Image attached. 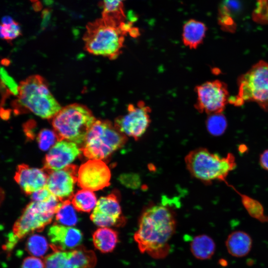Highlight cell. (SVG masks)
Listing matches in <instances>:
<instances>
[{
    "label": "cell",
    "mask_w": 268,
    "mask_h": 268,
    "mask_svg": "<svg viewBox=\"0 0 268 268\" xmlns=\"http://www.w3.org/2000/svg\"><path fill=\"white\" fill-rule=\"evenodd\" d=\"M21 35V29L18 22L9 16L2 18L0 24V38L8 42Z\"/></svg>",
    "instance_id": "f1b7e54d"
},
{
    "label": "cell",
    "mask_w": 268,
    "mask_h": 268,
    "mask_svg": "<svg viewBox=\"0 0 268 268\" xmlns=\"http://www.w3.org/2000/svg\"><path fill=\"white\" fill-rule=\"evenodd\" d=\"M259 162L262 168L268 171V149L261 154Z\"/></svg>",
    "instance_id": "e575fe53"
},
{
    "label": "cell",
    "mask_w": 268,
    "mask_h": 268,
    "mask_svg": "<svg viewBox=\"0 0 268 268\" xmlns=\"http://www.w3.org/2000/svg\"><path fill=\"white\" fill-rule=\"evenodd\" d=\"M150 108L142 101L136 105L130 104L127 108V113L117 117L114 125L121 132L126 135L138 140L145 133L150 122Z\"/></svg>",
    "instance_id": "30bf717a"
},
{
    "label": "cell",
    "mask_w": 268,
    "mask_h": 268,
    "mask_svg": "<svg viewBox=\"0 0 268 268\" xmlns=\"http://www.w3.org/2000/svg\"><path fill=\"white\" fill-rule=\"evenodd\" d=\"M77 167L69 165L63 169L50 172L46 187L61 201L70 200L73 195L75 184L77 182Z\"/></svg>",
    "instance_id": "4fadbf2b"
},
{
    "label": "cell",
    "mask_w": 268,
    "mask_h": 268,
    "mask_svg": "<svg viewBox=\"0 0 268 268\" xmlns=\"http://www.w3.org/2000/svg\"><path fill=\"white\" fill-rule=\"evenodd\" d=\"M228 186L232 188L240 196L243 205L251 217L261 222H268V216L265 214L264 208L260 202L245 194L241 193L233 186L230 184Z\"/></svg>",
    "instance_id": "603a6c76"
},
{
    "label": "cell",
    "mask_w": 268,
    "mask_h": 268,
    "mask_svg": "<svg viewBox=\"0 0 268 268\" xmlns=\"http://www.w3.org/2000/svg\"><path fill=\"white\" fill-rule=\"evenodd\" d=\"M185 161L190 174L205 183L216 180L227 185L226 177L236 167L233 154L228 153L225 157H221L204 148L191 151L185 157Z\"/></svg>",
    "instance_id": "5b68a950"
},
{
    "label": "cell",
    "mask_w": 268,
    "mask_h": 268,
    "mask_svg": "<svg viewBox=\"0 0 268 268\" xmlns=\"http://www.w3.org/2000/svg\"><path fill=\"white\" fill-rule=\"evenodd\" d=\"M215 243L209 236L203 234L195 237L190 244L193 256L199 260L210 259L215 253Z\"/></svg>",
    "instance_id": "44dd1931"
},
{
    "label": "cell",
    "mask_w": 268,
    "mask_h": 268,
    "mask_svg": "<svg viewBox=\"0 0 268 268\" xmlns=\"http://www.w3.org/2000/svg\"><path fill=\"white\" fill-rule=\"evenodd\" d=\"M252 243L250 235L241 230L231 233L225 241L226 247L229 254L237 258L247 255L251 250Z\"/></svg>",
    "instance_id": "ac0fdd59"
},
{
    "label": "cell",
    "mask_w": 268,
    "mask_h": 268,
    "mask_svg": "<svg viewBox=\"0 0 268 268\" xmlns=\"http://www.w3.org/2000/svg\"><path fill=\"white\" fill-rule=\"evenodd\" d=\"M19 84L10 76L6 70L0 67V89L2 95L5 96L13 95L17 96L18 92Z\"/></svg>",
    "instance_id": "4dcf8cb0"
},
{
    "label": "cell",
    "mask_w": 268,
    "mask_h": 268,
    "mask_svg": "<svg viewBox=\"0 0 268 268\" xmlns=\"http://www.w3.org/2000/svg\"><path fill=\"white\" fill-rule=\"evenodd\" d=\"M16 114L32 113L43 119H52L62 107L51 92L44 78L34 74L19 84L17 98L12 104Z\"/></svg>",
    "instance_id": "3957f363"
},
{
    "label": "cell",
    "mask_w": 268,
    "mask_h": 268,
    "mask_svg": "<svg viewBox=\"0 0 268 268\" xmlns=\"http://www.w3.org/2000/svg\"><path fill=\"white\" fill-rule=\"evenodd\" d=\"M75 208L70 200L62 201L56 213V220L60 224L71 227L78 222Z\"/></svg>",
    "instance_id": "d4e9b609"
},
{
    "label": "cell",
    "mask_w": 268,
    "mask_h": 268,
    "mask_svg": "<svg viewBox=\"0 0 268 268\" xmlns=\"http://www.w3.org/2000/svg\"><path fill=\"white\" fill-rule=\"evenodd\" d=\"M31 2L35 3L36 2H38L39 0H30Z\"/></svg>",
    "instance_id": "74e56055"
},
{
    "label": "cell",
    "mask_w": 268,
    "mask_h": 268,
    "mask_svg": "<svg viewBox=\"0 0 268 268\" xmlns=\"http://www.w3.org/2000/svg\"><path fill=\"white\" fill-rule=\"evenodd\" d=\"M25 248L27 252L33 256L41 257L48 251L49 245L45 237L35 234L28 238Z\"/></svg>",
    "instance_id": "83f0119b"
},
{
    "label": "cell",
    "mask_w": 268,
    "mask_h": 268,
    "mask_svg": "<svg viewBox=\"0 0 268 268\" xmlns=\"http://www.w3.org/2000/svg\"><path fill=\"white\" fill-rule=\"evenodd\" d=\"M90 218L95 224L101 227L124 225L126 219L122 214L117 194L112 193L101 197Z\"/></svg>",
    "instance_id": "8fae6325"
},
{
    "label": "cell",
    "mask_w": 268,
    "mask_h": 268,
    "mask_svg": "<svg viewBox=\"0 0 268 268\" xmlns=\"http://www.w3.org/2000/svg\"><path fill=\"white\" fill-rule=\"evenodd\" d=\"M207 27L200 21L191 19L183 26L182 41L190 49H196L203 42Z\"/></svg>",
    "instance_id": "d6986e66"
},
{
    "label": "cell",
    "mask_w": 268,
    "mask_h": 268,
    "mask_svg": "<svg viewBox=\"0 0 268 268\" xmlns=\"http://www.w3.org/2000/svg\"><path fill=\"white\" fill-rule=\"evenodd\" d=\"M52 195L46 186L31 195V198L32 201H43L49 200Z\"/></svg>",
    "instance_id": "836d02e7"
},
{
    "label": "cell",
    "mask_w": 268,
    "mask_h": 268,
    "mask_svg": "<svg viewBox=\"0 0 268 268\" xmlns=\"http://www.w3.org/2000/svg\"><path fill=\"white\" fill-rule=\"evenodd\" d=\"M132 26V22H120L102 15L86 26L83 37L85 50L111 60L117 59L122 52L125 36L130 33L134 37L138 34Z\"/></svg>",
    "instance_id": "7a4b0ae2"
},
{
    "label": "cell",
    "mask_w": 268,
    "mask_h": 268,
    "mask_svg": "<svg viewBox=\"0 0 268 268\" xmlns=\"http://www.w3.org/2000/svg\"><path fill=\"white\" fill-rule=\"evenodd\" d=\"M48 173L44 169L33 168L24 164L17 166L14 176L15 182L27 195L46 186Z\"/></svg>",
    "instance_id": "2e32d148"
},
{
    "label": "cell",
    "mask_w": 268,
    "mask_h": 268,
    "mask_svg": "<svg viewBox=\"0 0 268 268\" xmlns=\"http://www.w3.org/2000/svg\"><path fill=\"white\" fill-rule=\"evenodd\" d=\"M176 227L175 213L169 204H152L142 212L134 239L141 253L162 256Z\"/></svg>",
    "instance_id": "6da1fadb"
},
{
    "label": "cell",
    "mask_w": 268,
    "mask_h": 268,
    "mask_svg": "<svg viewBox=\"0 0 268 268\" xmlns=\"http://www.w3.org/2000/svg\"><path fill=\"white\" fill-rule=\"evenodd\" d=\"M21 268H45V264L41 259L30 256L23 260Z\"/></svg>",
    "instance_id": "d6a6232c"
},
{
    "label": "cell",
    "mask_w": 268,
    "mask_h": 268,
    "mask_svg": "<svg viewBox=\"0 0 268 268\" xmlns=\"http://www.w3.org/2000/svg\"><path fill=\"white\" fill-rule=\"evenodd\" d=\"M45 268H74L69 259V251H53L44 260Z\"/></svg>",
    "instance_id": "4316f807"
},
{
    "label": "cell",
    "mask_w": 268,
    "mask_h": 268,
    "mask_svg": "<svg viewBox=\"0 0 268 268\" xmlns=\"http://www.w3.org/2000/svg\"><path fill=\"white\" fill-rule=\"evenodd\" d=\"M206 126L211 134L220 136L227 129V120L222 113L209 115L206 121Z\"/></svg>",
    "instance_id": "f546056e"
},
{
    "label": "cell",
    "mask_w": 268,
    "mask_h": 268,
    "mask_svg": "<svg viewBox=\"0 0 268 268\" xmlns=\"http://www.w3.org/2000/svg\"><path fill=\"white\" fill-rule=\"evenodd\" d=\"M59 141L55 132L48 129H42L37 136V141L40 149L46 151Z\"/></svg>",
    "instance_id": "1f68e13d"
},
{
    "label": "cell",
    "mask_w": 268,
    "mask_h": 268,
    "mask_svg": "<svg viewBox=\"0 0 268 268\" xmlns=\"http://www.w3.org/2000/svg\"><path fill=\"white\" fill-rule=\"evenodd\" d=\"M242 0H222L218 8V23L225 31L233 32L236 29L233 19L241 14Z\"/></svg>",
    "instance_id": "e0dca14e"
},
{
    "label": "cell",
    "mask_w": 268,
    "mask_h": 268,
    "mask_svg": "<svg viewBox=\"0 0 268 268\" xmlns=\"http://www.w3.org/2000/svg\"><path fill=\"white\" fill-rule=\"evenodd\" d=\"M111 172L101 160L90 159L78 170L77 184L84 189L95 191L110 185Z\"/></svg>",
    "instance_id": "7c38bea8"
},
{
    "label": "cell",
    "mask_w": 268,
    "mask_h": 268,
    "mask_svg": "<svg viewBox=\"0 0 268 268\" xmlns=\"http://www.w3.org/2000/svg\"><path fill=\"white\" fill-rule=\"evenodd\" d=\"M197 98L195 105L200 113L211 115L222 113L228 102L227 85L219 80L206 81L195 88Z\"/></svg>",
    "instance_id": "9c48e42d"
},
{
    "label": "cell",
    "mask_w": 268,
    "mask_h": 268,
    "mask_svg": "<svg viewBox=\"0 0 268 268\" xmlns=\"http://www.w3.org/2000/svg\"><path fill=\"white\" fill-rule=\"evenodd\" d=\"M51 243L50 246L53 251L72 250L81 243L82 232L78 229L55 223L48 231Z\"/></svg>",
    "instance_id": "9a60e30c"
},
{
    "label": "cell",
    "mask_w": 268,
    "mask_h": 268,
    "mask_svg": "<svg viewBox=\"0 0 268 268\" xmlns=\"http://www.w3.org/2000/svg\"><path fill=\"white\" fill-rule=\"evenodd\" d=\"M70 200L76 210L85 212H89L97 203L96 197L93 191L84 189L73 194Z\"/></svg>",
    "instance_id": "cb8c5ba5"
},
{
    "label": "cell",
    "mask_w": 268,
    "mask_h": 268,
    "mask_svg": "<svg viewBox=\"0 0 268 268\" xmlns=\"http://www.w3.org/2000/svg\"><path fill=\"white\" fill-rule=\"evenodd\" d=\"M95 247L102 253L111 252L115 248L118 241V232L108 227H101L92 235Z\"/></svg>",
    "instance_id": "ffe728a7"
},
{
    "label": "cell",
    "mask_w": 268,
    "mask_h": 268,
    "mask_svg": "<svg viewBox=\"0 0 268 268\" xmlns=\"http://www.w3.org/2000/svg\"><path fill=\"white\" fill-rule=\"evenodd\" d=\"M75 143L67 140L57 141L44 158V169L49 174L69 165L81 153Z\"/></svg>",
    "instance_id": "5bb4252c"
},
{
    "label": "cell",
    "mask_w": 268,
    "mask_h": 268,
    "mask_svg": "<svg viewBox=\"0 0 268 268\" xmlns=\"http://www.w3.org/2000/svg\"><path fill=\"white\" fill-rule=\"evenodd\" d=\"M237 97L257 103L268 112V63L260 61L238 78Z\"/></svg>",
    "instance_id": "ba28073f"
},
{
    "label": "cell",
    "mask_w": 268,
    "mask_h": 268,
    "mask_svg": "<svg viewBox=\"0 0 268 268\" xmlns=\"http://www.w3.org/2000/svg\"><path fill=\"white\" fill-rule=\"evenodd\" d=\"M62 201L54 195L43 201H31L14 222L3 249L11 251L18 242L35 231H42L52 221Z\"/></svg>",
    "instance_id": "277c9868"
},
{
    "label": "cell",
    "mask_w": 268,
    "mask_h": 268,
    "mask_svg": "<svg viewBox=\"0 0 268 268\" xmlns=\"http://www.w3.org/2000/svg\"><path fill=\"white\" fill-rule=\"evenodd\" d=\"M95 120L87 106L73 103L62 107L52 118V125L59 141L65 140L80 144L84 142Z\"/></svg>",
    "instance_id": "8992f818"
},
{
    "label": "cell",
    "mask_w": 268,
    "mask_h": 268,
    "mask_svg": "<svg viewBox=\"0 0 268 268\" xmlns=\"http://www.w3.org/2000/svg\"><path fill=\"white\" fill-rule=\"evenodd\" d=\"M125 0H101L102 15L109 16L120 22L125 21L123 3Z\"/></svg>",
    "instance_id": "484cf974"
},
{
    "label": "cell",
    "mask_w": 268,
    "mask_h": 268,
    "mask_svg": "<svg viewBox=\"0 0 268 268\" xmlns=\"http://www.w3.org/2000/svg\"><path fill=\"white\" fill-rule=\"evenodd\" d=\"M240 152L244 153L247 150V147L245 145H241L238 148Z\"/></svg>",
    "instance_id": "d590c367"
},
{
    "label": "cell",
    "mask_w": 268,
    "mask_h": 268,
    "mask_svg": "<svg viewBox=\"0 0 268 268\" xmlns=\"http://www.w3.org/2000/svg\"><path fill=\"white\" fill-rule=\"evenodd\" d=\"M69 255L74 268H93L97 263L94 252L81 245L69 251Z\"/></svg>",
    "instance_id": "7402d4cb"
},
{
    "label": "cell",
    "mask_w": 268,
    "mask_h": 268,
    "mask_svg": "<svg viewBox=\"0 0 268 268\" xmlns=\"http://www.w3.org/2000/svg\"><path fill=\"white\" fill-rule=\"evenodd\" d=\"M4 198V193L2 189L0 188V205L1 204L2 201Z\"/></svg>",
    "instance_id": "8d00e7d4"
},
{
    "label": "cell",
    "mask_w": 268,
    "mask_h": 268,
    "mask_svg": "<svg viewBox=\"0 0 268 268\" xmlns=\"http://www.w3.org/2000/svg\"><path fill=\"white\" fill-rule=\"evenodd\" d=\"M127 141V136L110 121L96 119L81 150L87 158L102 160L122 147Z\"/></svg>",
    "instance_id": "52a82bcc"
}]
</instances>
